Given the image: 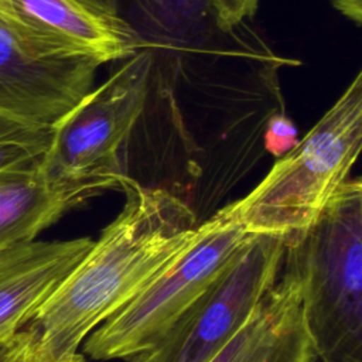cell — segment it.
<instances>
[{
    "label": "cell",
    "mask_w": 362,
    "mask_h": 362,
    "mask_svg": "<svg viewBox=\"0 0 362 362\" xmlns=\"http://www.w3.org/2000/svg\"><path fill=\"white\" fill-rule=\"evenodd\" d=\"M115 18L137 49L151 58L148 83L175 99L204 86L219 71L267 51L243 24L221 28L211 0H110Z\"/></svg>",
    "instance_id": "5"
},
{
    "label": "cell",
    "mask_w": 362,
    "mask_h": 362,
    "mask_svg": "<svg viewBox=\"0 0 362 362\" xmlns=\"http://www.w3.org/2000/svg\"><path fill=\"white\" fill-rule=\"evenodd\" d=\"M106 81L52 126L42 174L82 202L117 187L120 154L143 112L151 58L136 49L115 61Z\"/></svg>",
    "instance_id": "4"
},
{
    "label": "cell",
    "mask_w": 362,
    "mask_h": 362,
    "mask_svg": "<svg viewBox=\"0 0 362 362\" xmlns=\"http://www.w3.org/2000/svg\"><path fill=\"white\" fill-rule=\"evenodd\" d=\"M321 362H362V182L348 178L304 232L286 239Z\"/></svg>",
    "instance_id": "2"
},
{
    "label": "cell",
    "mask_w": 362,
    "mask_h": 362,
    "mask_svg": "<svg viewBox=\"0 0 362 362\" xmlns=\"http://www.w3.org/2000/svg\"><path fill=\"white\" fill-rule=\"evenodd\" d=\"M119 215L28 322L58 359H72L85 338L165 272L195 242L191 206L163 187L122 174Z\"/></svg>",
    "instance_id": "1"
},
{
    "label": "cell",
    "mask_w": 362,
    "mask_h": 362,
    "mask_svg": "<svg viewBox=\"0 0 362 362\" xmlns=\"http://www.w3.org/2000/svg\"><path fill=\"white\" fill-rule=\"evenodd\" d=\"M3 346H4V344H3ZM3 346L0 345V355H1V349H3Z\"/></svg>",
    "instance_id": "20"
},
{
    "label": "cell",
    "mask_w": 362,
    "mask_h": 362,
    "mask_svg": "<svg viewBox=\"0 0 362 362\" xmlns=\"http://www.w3.org/2000/svg\"><path fill=\"white\" fill-rule=\"evenodd\" d=\"M284 250V236L255 235L148 351V362H206L277 281Z\"/></svg>",
    "instance_id": "7"
},
{
    "label": "cell",
    "mask_w": 362,
    "mask_h": 362,
    "mask_svg": "<svg viewBox=\"0 0 362 362\" xmlns=\"http://www.w3.org/2000/svg\"><path fill=\"white\" fill-rule=\"evenodd\" d=\"M253 236L225 206L219 209L199 223L181 257L85 338L83 354L110 361L153 349Z\"/></svg>",
    "instance_id": "6"
},
{
    "label": "cell",
    "mask_w": 362,
    "mask_h": 362,
    "mask_svg": "<svg viewBox=\"0 0 362 362\" xmlns=\"http://www.w3.org/2000/svg\"><path fill=\"white\" fill-rule=\"evenodd\" d=\"M0 362H88V359L82 354L72 359L55 358L41 342L35 327L27 324L4 344Z\"/></svg>",
    "instance_id": "14"
},
{
    "label": "cell",
    "mask_w": 362,
    "mask_h": 362,
    "mask_svg": "<svg viewBox=\"0 0 362 362\" xmlns=\"http://www.w3.org/2000/svg\"><path fill=\"white\" fill-rule=\"evenodd\" d=\"M99 65L37 52L0 25V119L51 129L93 89Z\"/></svg>",
    "instance_id": "8"
},
{
    "label": "cell",
    "mask_w": 362,
    "mask_h": 362,
    "mask_svg": "<svg viewBox=\"0 0 362 362\" xmlns=\"http://www.w3.org/2000/svg\"><path fill=\"white\" fill-rule=\"evenodd\" d=\"M362 147V72L242 199L225 206L249 233L286 239L310 228L349 178Z\"/></svg>",
    "instance_id": "3"
},
{
    "label": "cell",
    "mask_w": 362,
    "mask_h": 362,
    "mask_svg": "<svg viewBox=\"0 0 362 362\" xmlns=\"http://www.w3.org/2000/svg\"><path fill=\"white\" fill-rule=\"evenodd\" d=\"M78 1H81L82 4L90 7L92 10H96L99 13H102V14H106V16H110V17L115 18L110 0H78Z\"/></svg>",
    "instance_id": "18"
},
{
    "label": "cell",
    "mask_w": 362,
    "mask_h": 362,
    "mask_svg": "<svg viewBox=\"0 0 362 362\" xmlns=\"http://www.w3.org/2000/svg\"><path fill=\"white\" fill-rule=\"evenodd\" d=\"M283 273L259 301L246 322L206 362H314L317 359L301 304L294 267Z\"/></svg>",
    "instance_id": "10"
},
{
    "label": "cell",
    "mask_w": 362,
    "mask_h": 362,
    "mask_svg": "<svg viewBox=\"0 0 362 362\" xmlns=\"http://www.w3.org/2000/svg\"><path fill=\"white\" fill-rule=\"evenodd\" d=\"M0 25L47 55H83L105 64L137 49L117 20L78 0H0Z\"/></svg>",
    "instance_id": "9"
},
{
    "label": "cell",
    "mask_w": 362,
    "mask_h": 362,
    "mask_svg": "<svg viewBox=\"0 0 362 362\" xmlns=\"http://www.w3.org/2000/svg\"><path fill=\"white\" fill-rule=\"evenodd\" d=\"M52 127H34L0 119V181L37 168L51 143Z\"/></svg>",
    "instance_id": "13"
},
{
    "label": "cell",
    "mask_w": 362,
    "mask_h": 362,
    "mask_svg": "<svg viewBox=\"0 0 362 362\" xmlns=\"http://www.w3.org/2000/svg\"><path fill=\"white\" fill-rule=\"evenodd\" d=\"M218 23L225 31H235L257 10L259 0H211Z\"/></svg>",
    "instance_id": "16"
},
{
    "label": "cell",
    "mask_w": 362,
    "mask_h": 362,
    "mask_svg": "<svg viewBox=\"0 0 362 362\" xmlns=\"http://www.w3.org/2000/svg\"><path fill=\"white\" fill-rule=\"evenodd\" d=\"M263 143L267 153L281 157L298 143V133L294 122L281 110H274L263 126Z\"/></svg>",
    "instance_id": "15"
},
{
    "label": "cell",
    "mask_w": 362,
    "mask_h": 362,
    "mask_svg": "<svg viewBox=\"0 0 362 362\" xmlns=\"http://www.w3.org/2000/svg\"><path fill=\"white\" fill-rule=\"evenodd\" d=\"M341 14L356 25L362 23V0H328Z\"/></svg>",
    "instance_id": "17"
},
{
    "label": "cell",
    "mask_w": 362,
    "mask_h": 362,
    "mask_svg": "<svg viewBox=\"0 0 362 362\" xmlns=\"http://www.w3.org/2000/svg\"><path fill=\"white\" fill-rule=\"evenodd\" d=\"M93 240H33L0 253V345L37 314L86 255Z\"/></svg>",
    "instance_id": "11"
},
{
    "label": "cell",
    "mask_w": 362,
    "mask_h": 362,
    "mask_svg": "<svg viewBox=\"0 0 362 362\" xmlns=\"http://www.w3.org/2000/svg\"><path fill=\"white\" fill-rule=\"evenodd\" d=\"M82 201L49 181L41 164L27 173L0 181V253L35 240Z\"/></svg>",
    "instance_id": "12"
},
{
    "label": "cell",
    "mask_w": 362,
    "mask_h": 362,
    "mask_svg": "<svg viewBox=\"0 0 362 362\" xmlns=\"http://www.w3.org/2000/svg\"><path fill=\"white\" fill-rule=\"evenodd\" d=\"M129 362H148V351L134 355L133 358L129 359Z\"/></svg>",
    "instance_id": "19"
}]
</instances>
